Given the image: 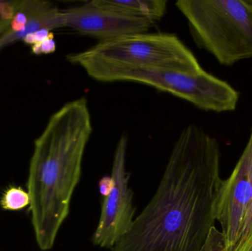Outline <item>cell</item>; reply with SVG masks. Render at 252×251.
<instances>
[{"instance_id": "17", "label": "cell", "mask_w": 252, "mask_h": 251, "mask_svg": "<svg viewBox=\"0 0 252 251\" xmlns=\"http://www.w3.org/2000/svg\"><path fill=\"white\" fill-rule=\"evenodd\" d=\"M112 187V178H103L100 182V191L103 196H106Z\"/></svg>"}, {"instance_id": "6", "label": "cell", "mask_w": 252, "mask_h": 251, "mask_svg": "<svg viewBox=\"0 0 252 251\" xmlns=\"http://www.w3.org/2000/svg\"><path fill=\"white\" fill-rule=\"evenodd\" d=\"M127 138L122 137L115 150L112 167V187L105 196L98 225L92 237L94 246L112 249L130 229L135 209L133 192L129 188L130 175L126 172Z\"/></svg>"}, {"instance_id": "5", "label": "cell", "mask_w": 252, "mask_h": 251, "mask_svg": "<svg viewBox=\"0 0 252 251\" xmlns=\"http://www.w3.org/2000/svg\"><path fill=\"white\" fill-rule=\"evenodd\" d=\"M73 64L94 63L124 68L168 69L197 74L203 70L193 53L173 34L142 33L98 42L81 53L70 54Z\"/></svg>"}, {"instance_id": "14", "label": "cell", "mask_w": 252, "mask_h": 251, "mask_svg": "<svg viewBox=\"0 0 252 251\" xmlns=\"http://www.w3.org/2000/svg\"><path fill=\"white\" fill-rule=\"evenodd\" d=\"M200 251H226V240L221 231L213 226Z\"/></svg>"}, {"instance_id": "18", "label": "cell", "mask_w": 252, "mask_h": 251, "mask_svg": "<svg viewBox=\"0 0 252 251\" xmlns=\"http://www.w3.org/2000/svg\"><path fill=\"white\" fill-rule=\"evenodd\" d=\"M236 251H252V234Z\"/></svg>"}, {"instance_id": "13", "label": "cell", "mask_w": 252, "mask_h": 251, "mask_svg": "<svg viewBox=\"0 0 252 251\" xmlns=\"http://www.w3.org/2000/svg\"><path fill=\"white\" fill-rule=\"evenodd\" d=\"M19 4V1H0V36L10 28Z\"/></svg>"}, {"instance_id": "16", "label": "cell", "mask_w": 252, "mask_h": 251, "mask_svg": "<svg viewBox=\"0 0 252 251\" xmlns=\"http://www.w3.org/2000/svg\"><path fill=\"white\" fill-rule=\"evenodd\" d=\"M50 38H53V34L48 29H42L27 35L23 41L28 44H36Z\"/></svg>"}, {"instance_id": "9", "label": "cell", "mask_w": 252, "mask_h": 251, "mask_svg": "<svg viewBox=\"0 0 252 251\" xmlns=\"http://www.w3.org/2000/svg\"><path fill=\"white\" fill-rule=\"evenodd\" d=\"M99 5L112 9L126 16L155 22L167 11L165 0H94Z\"/></svg>"}, {"instance_id": "2", "label": "cell", "mask_w": 252, "mask_h": 251, "mask_svg": "<svg viewBox=\"0 0 252 251\" xmlns=\"http://www.w3.org/2000/svg\"><path fill=\"white\" fill-rule=\"evenodd\" d=\"M93 131L88 103L79 98L56 112L35 140L27 187L32 228L41 251L53 247L69 215Z\"/></svg>"}, {"instance_id": "8", "label": "cell", "mask_w": 252, "mask_h": 251, "mask_svg": "<svg viewBox=\"0 0 252 251\" xmlns=\"http://www.w3.org/2000/svg\"><path fill=\"white\" fill-rule=\"evenodd\" d=\"M250 157L245 147L230 177L223 181L216 210L226 251H235L250 202Z\"/></svg>"}, {"instance_id": "7", "label": "cell", "mask_w": 252, "mask_h": 251, "mask_svg": "<svg viewBox=\"0 0 252 251\" xmlns=\"http://www.w3.org/2000/svg\"><path fill=\"white\" fill-rule=\"evenodd\" d=\"M63 28L93 37L99 42L112 41L126 35L148 32L152 22L126 16L112 9L87 1L82 5L63 10Z\"/></svg>"}, {"instance_id": "12", "label": "cell", "mask_w": 252, "mask_h": 251, "mask_svg": "<svg viewBox=\"0 0 252 251\" xmlns=\"http://www.w3.org/2000/svg\"><path fill=\"white\" fill-rule=\"evenodd\" d=\"M246 147L248 149L249 153H250V192H251V196H250V205H249L248 209H247V215H246L245 220H244V225H243L242 230H241V236H240L239 240H238V244H237L235 251L238 250L239 248H241L252 234V128L250 139H249L248 142H247Z\"/></svg>"}, {"instance_id": "15", "label": "cell", "mask_w": 252, "mask_h": 251, "mask_svg": "<svg viewBox=\"0 0 252 251\" xmlns=\"http://www.w3.org/2000/svg\"><path fill=\"white\" fill-rule=\"evenodd\" d=\"M56 45L53 38H48L42 42L34 44L32 50L35 54H48L56 50Z\"/></svg>"}, {"instance_id": "11", "label": "cell", "mask_w": 252, "mask_h": 251, "mask_svg": "<svg viewBox=\"0 0 252 251\" xmlns=\"http://www.w3.org/2000/svg\"><path fill=\"white\" fill-rule=\"evenodd\" d=\"M30 204L29 193L21 187H9L4 192L0 200V206L5 211L22 210Z\"/></svg>"}, {"instance_id": "3", "label": "cell", "mask_w": 252, "mask_h": 251, "mask_svg": "<svg viewBox=\"0 0 252 251\" xmlns=\"http://www.w3.org/2000/svg\"><path fill=\"white\" fill-rule=\"evenodd\" d=\"M195 42L220 64L252 57V1L179 0Z\"/></svg>"}, {"instance_id": "10", "label": "cell", "mask_w": 252, "mask_h": 251, "mask_svg": "<svg viewBox=\"0 0 252 251\" xmlns=\"http://www.w3.org/2000/svg\"><path fill=\"white\" fill-rule=\"evenodd\" d=\"M63 28V10L55 6L53 8L43 14L31 19L20 31L5 32L0 36V49L18 40L24 39L27 35L42 29H56Z\"/></svg>"}, {"instance_id": "4", "label": "cell", "mask_w": 252, "mask_h": 251, "mask_svg": "<svg viewBox=\"0 0 252 251\" xmlns=\"http://www.w3.org/2000/svg\"><path fill=\"white\" fill-rule=\"evenodd\" d=\"M93 79L101 82L127 81L145 84L180 97L207 112H232L239 93L223 80L203 69L197 74L168 69L124 68L94 63L81 64Z\"/></svg>"}, {"instance_id": "1", "label": "cell", "mask_w": 252, "mask_h": 251, "mask_svg": "<svg viewBox=\"0 0 252 251\" xmlns=\"http://www.w3.org/2000/svg\"><path fill=\"white\" fill-rule=\"evenodd\" d=\"M220 157L216 139L188 125L157 193L111 251H200L216 221Z\"/></svg>"}]
</instances>
